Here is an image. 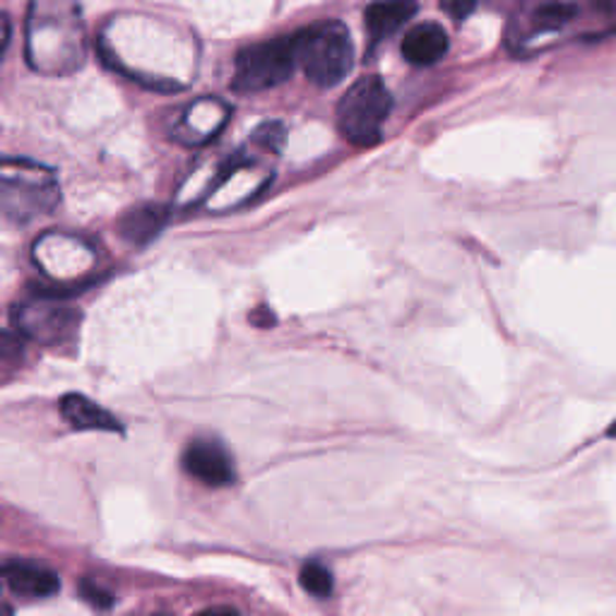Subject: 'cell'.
<instances>
[{
    "label": "cell",
    "mask_w": 616,
    "mask_h": 616,
    "mask_svg": "<svg viewBox=\"0 0 616 616\" xmlns=\"http://www.w3.org/2000/svg\"><path fill=\"white\" fill-rule=\"evenodd\" d=\"M0 25H3V53H5L10 44V17L8 15L0 17Z\"/></svg>",
    "instance_id": "cell-18"
},
{
    "label": "cell",
    "mask_w": 616,
    "mask_h": 616,
    "mask_svg": "<svg viewBox=\"0 0 616 616\" xmlns=\"http://www.w3.org/2000/svg\"><path fill=\"white\" fill-rule=\"evenodd\" d=\"M79 595H83L87 604H93L95 609H111L113 604V597L109 592L101 586L93 583V580H83V583H79Z\"/></svg>",
    "instance_id": "cell-15"
},
{
    "label": "cell",
    "mask_w": 616,
    "mask_h": 616,
    "mask_svg": "<svg viewBox=\"0 0 616 616\" xmlns=\"http://www.w3.org/2000/svg\"><path fill=\"white\" fill-rule=\"evenodd\" d=\"M184 470L205 486H230L236 479L234 460L220 441L193 439L184 451Z\"/></svg>",
    "instance_id": "cell-7"
},
{
    "label": "cell",
    "mask_w": 616,
    "mask_h": 616,
    "mask_svg": "<svg viewBox=\"0 0 616 616\" xmlns=\"http://www.w3.org/2000/svg\"><path fill=\"white\" fill-rule=\"evenodd\" d=\"M63 419L77 431H119L121 421L85 395H65L61 401Z\"/></svg>",
    "instance_id": "cell-12"
},
{
    "label": "cell",
    "mask_w": 616,
    "mask_h": 616,
    "mask_svg": "<svg viewBox=\"0 0 616 616\" xmlns=\"http://www.w3.org/2000/svg\"><path fill=\"white\" fill-rule=\"evenodd\" d=\"M607 436H609V439H616V421H614V424L609 427V431H607Z\"/></svg>",
    "instance_id": "cell-19"
},
{
    "label": "cell",
    "mask_w": 616,
    "mask_h": 616,
    "mask_svg": "<svg viewBox=\"0 0 616 616\" xmlns=\"http://www.w3.org/2000/svg\"><path fill=\"white\" fill-rule=\"evenodd\" d=\"M393 111V97L379 77H361L337 104V128L352 145L371 147L381 140L383 123Z\"/></svg>",
    "instance_id": "cell-4"
},
{
    "label": "cell",
    "mask_w": 616,
    "mask_h": 616,
    "mask_svg": "<svg viewBox=\"0 0 616 616\" xmlns=\"http://www.w3.org/2000/svg\"><path fill=\"white\" fill-rule=\"evenodd\" d=\"M162 616H167V614H162Z\"/></svg>",
    "instance_id": "cell-20"
},
{
    "label": "cell",
    "mask_w": 616,
    "mask_h": 616,
    "mask_svg": "<svg viewBox=\"0 0 616 616\" xmlns=\"http://www.w3.org/2000/svg\"><path fill=\"white\" fill-rule=\"evenodd\" d=\"M196 616H238V612L232 607H210V609L198 612Z\"/></svg>",
    "instance_id": "cell-17"
},
{
    "label": "cell",
    "mask_w": 616,
    "mask_h": 616,
    "mask_svg": "<svg viewBox=\"0 0 616 616\" xmlns=\"http://www.w3.org/2000/svg\"><path fill=\"white\" fill-rule=\"evenodd\" d=\"M299 39V65L318 87H335L355 67V44L347 27L337 20L296 32Z\"/></svg>",
    "instance_id": "cell-2"
},
{
    "label": "cell",
    "mask_w": 616,
    "mask_h": 616,
    "mask_svg": "<svg viewBox=\"0 0 616 616\" xmlns=\"http://www.w3.org/2000/svg\"><path fill=\"white\" fill-rule=\"evenodd\" d=\"M5 586L20 597L44 600L53 597L61 590V578L53 574L49 566L37 562H25V558H10L3 564Z\"/></svg>",
    "instance_id": "cell-8"
},
{
    "label": "cell",
    "mask_w": 616,
    "mask_h": 616,
    "mask_svg": "<svg viewBox=\"0 0 616 616\" xmlns=\"http://www.w3.org/2000/svg\"><path fill=\"white\" fill-rule=\"evenodd\" d=\"M13 328L17 337L39 342V345H63L75 335L79 325V313L67 304L51 299V296H34L29 301L15 304Z\"/></svg>",
    "instance_id": "cell-6"
},
{
    "label": "cell",
    "mask_w": 616,
    "mask_h": 616,
    "mask_svg": "<svg viewBox=\"0 0 616 616\" xmlns=\"http://www.w3.org/2000/svg\"><path fill=\"white\" fill-rule=\"evenodd\" d=\"M448 10V13L455 17V20H463L465 15H470L472 10H475V3H446L443 5Z\"/></svg>",
    "instance_id": "cell-16"
},
{
    "label": "cell",
    "mask_w": 616,
    "mask_h": 616,
    "mask_svg": "<svg viewBox=\"0 0 616 616\" xmlns=\"http://www.w3.org/2000/svg\"><path fill=\"white\" fill-rule=\"evenodd\" d=\"M583 5L576 3H538L528 8L522 22H520V32L518 37L513 41L518 44H530L538 41L540 37H546V34H558L564 32L570 22H576V17L580 15Z\"/></svg>",
    "instance_id": "cell-9"
},
{
    "label": "cell",
    "mask_w": 616,
    "mask_h": 616,
    "mask_svg": "<svg viewBox=\"0 0 616 616\" xmlns=\"http://www.w3.org/2000/svg\"><path fill=\"white\" fill-rule=\"evenodd\" d=\"M169 210L164 205H138L121 217L119 234L133 246H147L164 230Z\"/></svg>",
    "instance_id": "cell-11"
},
{
    "label": "cell",
    "mask_w": 616,
    "mask_h": 616,
    "mask_svg": "<svg viewBox=\"0 0 616 616\" xmlns=\"http://www.w3.org/2000/svg\"><path fill=\"white\" fill-rule=\"evenodd\" d=\"M299 583L308 592V595H313L318 600H325V597L333 595L335 578H333V570H330L328 566L318 564V562H308V564L301 566Z\"/></svg>",
    "instance_id": "cell-14"
},
{
    "label": "cell",
    "mask_w": 616,
    "mask_h": 616,
    "mask_svg": "<svg viewBox=\"0 0 616 616\" xmlns=\"http://www.w3.org/2000/svg\"><path fill=\"white\" fill-rule=\"evenodd\" d=\"M61 200V188L53 171L29 159L5 157L0 167V205L8 220L29 222L49 214Z\"/></svg>",
    "instance_id": "cell-1"
},
{
    "label": "cell",
    "mask_w": 616,
    "mask_h": 616,
    "mask_svg": "<svg viewBox=\"0 0 616 616\" xmlns=\"http://www.w3.org/2000/svg\"><path fill=\"white\" fill-rule=\"evenodd\" d=\"M61 5H34L29 15V63L37 67V71L49 73V63L53 56V47L59 44V49L65 59L67 71H73L75 65L83 61V27H79V13L77 8L73 10V15L65 20L63 29L56 34V25H59Z\"/></svg>",
    "instance_id": "cell-5"
},
{
    "label": "cell",
    "mask_w": 616,
    "mask_h": 616,
    "mask_svg": "<svg viewBox=\"0 0 616 616\" xmlns=\"http://www.w3.org/2000/svg\"><path fill=\"white\" fill-rule=\"evenodd\" d=\"M448 49V34L441 25H436V22H421V25L409 29L403 39V59L419 67L446 59Z\"/></svg>",
    "instance_id": "cell-10"
},
{
    "label": "cell",
    "mask_w": 616,
    "mask_h": 616,
    "mask_svg": "<svg viewBox=\"0 0 616 616\" xmlns=\"http://www.w3.org/2000/svg\"><path fill=\"white\" fill-rule=\"evenodd\" d=\"M299 65V39L296 34L268 39L238 51L234 61L232 87L236 93H266L294 75Z\"/></svg>",
    "instance_id": "cell-3"
},
{
    "label": "cell",
    "mask_w": 616,
    "mask_h": 616,
    "mask_svg": "<svg viewBox=\"0 0 616 616\" xmlns=\"http://www.w3.org/2000/svg\"><path fill=\"white\" fill-rule=\"evenodd\" d=\"M417 13L415 3H373L364 13V25L373 44H379L405 27V22Z\"/></svg>",
    "instance_id": "cell-13"
}]
</instances>
